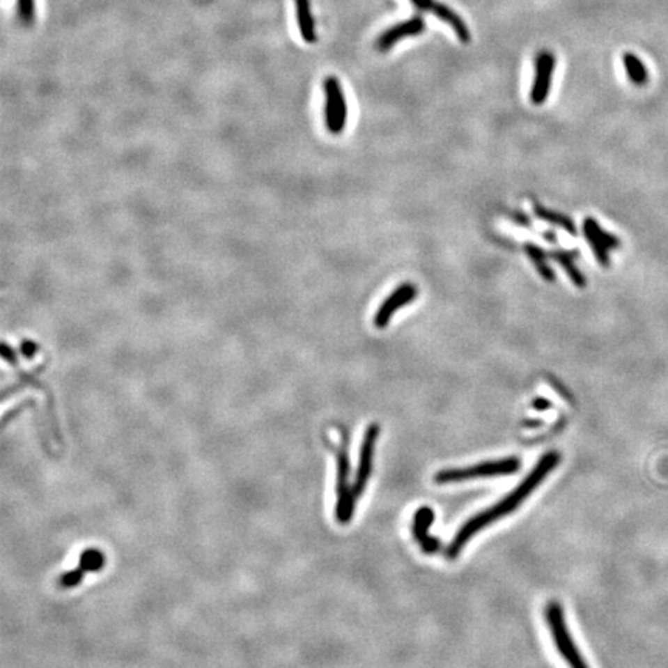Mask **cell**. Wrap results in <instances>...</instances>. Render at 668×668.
Segmentation results:
<instances>
[{"mask_svg": "<svg viewBox=\"0 0 668 668\" xmlns=\"http://www.w3.org/2000/svg\"><path fill=\"white\" fill-rule=\"evenodd\" d=\"M84 575H86V571H84V569L79 568V566L75 568V569H70V571L59 575L58 585L61 588H64V589L76 588V587L81 585V582L84 580Z\"/></svg>", "mask_w": 668, "mask_h": 668, "instance_id": "d6986e66", "label": "cell"}, {"mask_svg": "<svg viewBox=\"0 0 668 668\" xmlns=\"http://www.w3.org/2000/svg\"><path fill=\"white\" fill-rule=\"evenodd\" d=\"M430 13L433 14V16H437L440 20H442V22L447 24L450 28H452L453 33L456 34V38H458L461 44H470V40H472V33H470L466 22H464V20L461 19L458 13H455L452 8H449L446 3H441V2H438V0L435 2Z\"/></svg>", "mask_w": 668, "mask_h": 668, "instance_id": "7c38bea8", "label": "cell"}, {"mask_svg": "<svg viewBox=\"0 0 668 668\" xmlns=\"http://www.w3.org/2000/svg\"><path fill=\"white\" fill-rule=\"evenodd\" d=\"M379 426L378 424H370L365 430L364 440H362V446H361V452H359V463H357V470L355 475V481H353V490L356 498H361L364 494L365 488H367V483L370 480L371 475V469H373V458H375V450H376V442L379 438Z\"/></svg>", "mask_w": 668, "mask_h": 668, "instance_id": "8992f818", "label": "cell"}, {"mask_svg": "<svg viewBox=\"0 0 668 668\" xmlns=\"http://www.w3.org/2000/svg\"><path fill=\"white\" fill-rule=\"evenodd\" d=\"M551 405H552V404L550 403V401L545 399V398H536V399L532 401V407H534V409H536V410H538V412L550 410Z\"/></svg>", "mask_w": 668, "mask_h": 668, "instance_id": "603a6c76", "label": "cell"}, {"mask_svg": "<svg viewBox=\"0 0 668 668\" xmlns=\"http://www.w3.org/2000/svg\"><path fill=\"white\" fill-rule=\"evenodd\" d=\"M79 568L86 573H100L105 566V554L96 547H88L79 555Z\"/></svg>", "mask_w": 668, "mask_h": 668, "instance_id": "e0dca14e", "label": "cell"}, {"mask_svg": "<svg viewBox=\"0 0 668 668\" xmlns=\"http://www.w3.org/2000/svg\"><path fill=\"white\" fill-rule=\"evenodd\" d=\"M294 6H296V17L300 36L306 44H314L318 40V34H316V22L311 11V2L309 0H294Z\"/></svg>", "mask_w": 668, "mask_h": 668, "instance_id": "4fadbf2b", "label": "cell"}, {"mask_svg": "<svg viewBox=\"0 0 668 668\" xmlns=\"http://www.w3.org/2000/svg\"><path fill=\"white\" fill-rule=\"evenodd\" d=\"M435 2L437 0H412V3L417 6L418 11H432Z\"/></svg>", "mask_w": 668, "mask_h": 668, "instance_id": "7402d4cb", "label": "cell"}, {"mask_svg": "<svg viewBox=\"0 0 668 668\" xmlns=\"http://www.w3.org/2000/svg\"><path fill=\"white\" fill-rule=\"evenodd\" d=\"M555 68V56L550 50H541L536 56V76L531 87V102L534 105L545 104L551 91L552 75Z\"/></svg>", "mask_w": 668, "mask_h": 668, "instance_id": "9c48e42d", "label": "cell"}, {"mask_svg": "<svg viewBox=\"0 0 668 668\" xmlns=\"http://www.w3.org/2000/svg\"><path fill=\"white\" fill-rule=\"evenodd\" d=\"M546 616V623L550 627L552 641L555 644V648L559 650L561 658L565 659V662L568 664L569 668H589L585 662V659L580 655V651L575 645L574 639L569 632L566 622H565V614L564 609H561L560 603L557 602H550L545 611Z\"/></svg>", "mask_w": 668, "mask_h": 668, "instance_id": "277c9868", "label": "cell"}, {"mask_svg": "<svg viewBox=\"0 0 668 668\" xmlns=\"http://www.w3.org/2000/svg\"><path fill=\"white\" fill-rule=\"evenodd\" d=\"M536 215L538 217V219H541V220H545V222H547V223L555 224V226H559V228H561V229L571 232L573 235L575 234L574 223H573L571 220H569L568 217L564 215V214H559V212H555V210L545 209V208H541V206H536Z\"/></svg>", "mask_w": 668, "mask_h": 668, "instance_id": "ac0fdd59", "label": "cell"}, {"mask_svg": "<svg viewBox=\"0 0 668 668\" xmlns=\"http://www.w3.org/2000/svg\"><path fill=\"white\" fill-rule=\"evenodd\" d=\"M323 90H325L327 129L329 133H333V135H341L347 125L348 107L339 79L334 76H328L327 79L323 81Z\"/></svg>", "mask_w": 668, "mask_h": 668, "instance_id": "5b68a950", "label": "cell"}, {"mask_svg": "<svg viewBox=\"0 0 668 668\" xmlns=\"http://www.w3.org/2000/svg\"><path fill=\"white\" fill-rule=\"evenodd\" d=\"M347 437L345 433L342 435V444L337 449L336 455V520L341 525H348L355 514L356 506V495L353 490V484L350 481V458H348V447H347Z\"/></svg>", "mask_w": 668, "mask_h": 668, "instance_id": "3957f363", "label": "cell"}, {"mask_svg": "<svg viewBox=\"0 0 668 668\" xmlns=\"http://www.w3.org/2000/svg\"><path fill=\"white\" fill-rule=\"evenodd\" d=\"M559 463H560V453L554 452V450L541 456L538 463L534 466V469L526 475L525 480L520 483L514 490H511L508 495L503 497L500 502L495 503L494 506H490V508H488L486 511H483L475 517L469 518L467 522L464 523L458 531H456L453 540L450 541V545L446 550V557L450 560L456 559L463 551V547L466 546L478 532L486 529L488 526L498 522V520H502L503 517L512 514V512H514L518 506H522L526 498L540 486V483L552 472L555 466H559Z\"/></svg>", "mask_w": 668, "mask_h": 668, "instance_id": "6da1fadb", "label": "cell"}, {"mask_svg": "<svg viewBox=\"0 0 668 668\" xmlns=\"http://www.w3.org/2000/svg\"><path fill=\"white\" fill-rule=\"evenodd\" d=\"M417 297H418V288L417 286H414L410 282L401 283L396 288V290H393L389 294V297H387L382 302V304L379 305L378 311L375 314V319H373V322H375V327L379 328V329L385 328L390 323L393 314L398 313L403 306L412 304V302Z\"/></svg>", "mask_w": 668, "mask_h": 668, "instance_id": "ba28073f", "label": "cell"}, {"mask_svg": "<svg viewBox=\"0 0 668 668\" xmlns=\"http://www.w3.org/2000/svg\"><path fill=\"white\" fill-rule=\"evenodd\" d=\"M551 257L561 266V268L566 271L568 277L573 280V283L575 286H577V288H585L587 286V279L583 277V274L580 272L577 266H575L574 260L571 258V256L568 254V252H561V251L552 252Z\"/></svg>", "mask_w": 668, "mask_h": 668, "instance_id": "2e32d148", "label": "cell"}, {"mask_svg": "<svg viewBox=\"0 0 668 668\" xmlns=\"http://www.w3.org/2000/svg\"><path fill=\"white\" fill-rule=\"evenodd\" d=\"M541 424H543V421H540V419H526L525 421L526 427H540Z\"/></svg>", "mask_w": 668, "mask_h": 668, "instance_id": "cb8c5ba5", "label": "cell"}, {"mask_svg": "<svg viewBox=\"0 0 668 668\" xmlns=\"http://www.w3.org/2000/svg\"><path fill=\"white\" fill-rule=\"evenodd\" d=\"M17 10L20 22L31 25L34 20V0H17Z\"/></svg>", "mask_w": 668, "mask_h": 668, "instance_id": "ffe728a7", "label": "cell"}, {"mask_svg": "<svg viewBox=\"0 0 668 668\" xmlns=\"http://www.w3.org/2000/svg\"><path fill=\"white\" fill-rule=\"evenodd\" d=\"M426 31V20L421 16H413L412 19H407L404 22H399L396 25L390 26L385 30L381 36L376 40V47L381 53H387L395 47L398 42L405 38L418 36V34Z\"/></svg>", "mask_w": 668, "mask_h": 668, "instance_id": "30bf717a", "label": "cell"}, {"mask_svg": "<svg viewBox=\"0 0 668 668\" xmlns=\"http://www.w3.org/2000/svg\"><path fill=\"white\" fill-rule=\"evenodd\" d=\"M435 522V512L428 506H421L414 512L413 517V537L418 541L421 550L426 554H435L440 551L441 541L437 537H432L428 529Z\"/></svg>", "mask_w": 668, "mask_h": 668, "instance_id": "8fae6325", "label": "cell"}, {"mask_svg": "<svg viewBox=\"0 0 668 668\" xmlns=\"http://www.w3.org/2000/svg\"><path fill=\"white\" fill-rule=\"evenodd\" d=\"M623 67H625V72H627L628 75V79L632 84H636V86H644V84H646V81H648V72H646V67L636 54L625 53Z\"/></svg>", "mask_w": 668, "mask_h": 668, "instance_id": "5bb4252c", "label": "cell"}, {"mask_svg": "<svg viewBox=\"0 0 668 668\" xmlns=\"http://www.w3.org/2000/svg\"><path fill=\"white\" fill-rule=\"evenodd\" d=\"M525 251L526 254L529 256L531 262L534 263V266H536V270L538 271L540 276L545 280H547V282H552V280L555 279V274L551 266L546 262L545 251H541L537 244H531V243L525 244Z\"/></svg>", "mask_w": 668, "mask_h": 668, "instance_id": "9a60e30c", "label": "cell"}, {"mask_svg": "<svg viewBox=\"0 0 668 668\" xmlns=\"http://www.w3.org/2000/svg\"><path fill=\"white\" fill-rule=\"evenodd\" d=\"M522 467V461L517 456L497 460V461H484L474 464V466L458 467V469H444L435 475L437 484H453L463 483L475 478H490V476H504L514 475Z\"/></svg>", "mask_w": 668, "mask_h": 668, "instance_id": "7a4b0ae2", "label": "cell"}, {"mask_svg": "<svg viewBox=\"0 0 668 668\" xmlns=\"http://www.w3.org/2000/svg\"><path fill=\"white\" fill-rule=\"evenodd\" d=\"M20 350H22V355L26 357V359H33L39 351V345L38 343H34L33 341L25 339L22 341V343H20Z\"/></svg>", "mask_w": 668, "mask_h": 668, "instance_id": "44dd1931", "label": "cell"}, {"mask_svg": "<svg viewBox=\"0 0 668 668\" xmlns=\"http://www.w3.org/2000/svg\"><path fill=\"white\" fill-rule=\"evenodd\" d=\"M583 234H585L587 242L591 246V249L594 252V256L605 268L609 266V251L617 249L621 246V240L616 235L611 234V232H607L603 228H600V224L597 223V220L588 217L583 222Z\"/></svg>", "mask_w": 668, "mask_h": 668, "instance_id": "52a82bcc", "label": "cell"}]
</instances>
